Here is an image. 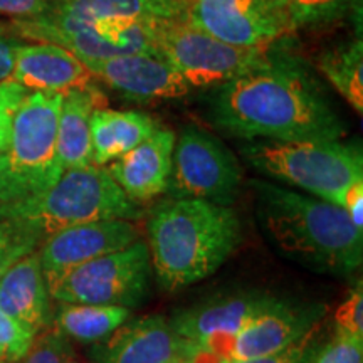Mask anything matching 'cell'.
I'll use <instances>...</instances> for the list:
<instances>
[{"label": "cell", "mask_w": 363, "mask_h": 363, "mask_svg": "<svg viewBox=\"0 0 363 363\" xmlns=\"http://www.w3.org/2000/svg\"><path fill=\"white\" fill-rule=\"evenodd\" d=\"M212 123L234 138L342 140L347 125L298 57L276 51L266 66L217 88Z\"/></svg>", "instance_id": "6da1fadb"}, {"label": "cell", "mask_w": 363, "mask_h": 363, "mask_svg": "<svg viewBox=\"0 0 363 363\" xmlns=\"http://www.w3.org/2000/svg\"><path fill=\"white\" fill-rule=\"evenodd\" d=\"M261 229L286 256L331 274L355 272L363 261V229L353 224L343 207L251 180Z\"/></svg>", "instance_id": "7a4b0ae2"}, {"label": "cell", "mask_w": 363, "mask_h": 363, "mask_svg": "<svg viewBox=\"0 0 363 363\" xmlns=\"http://www.w3.org/2000/svg\"><path fill=\"white\" fill-rule=\"evenodd\" d=\"M152 271L167 291L187 288L219 269L240 242V222L230 207L169 199L147 222Z\"/></svg>", "instance_id": "3957f363"}, {"label": "cell", "mask_w": 363, "mask_h": 363, "mask_svg": "<svg viewBox=\"0 0 363 363\" xmlns=\"http://www.w3.org/2000/svg\"><path fill=\"white\" fill-rule=\"evenodd\" d=\"M143 216L104 167L71 169L43 192L0 203V219L12 222L39 242L59 230L96 220H136Z\"/></svg>", "instance_id": "277c9868"}, {"label": "cell", "mask_w": 363, "mask_h": 363, "mask_svg": "<svg viewBox=\"0 0 363 363\" xmlns=\"http://www.w3.org/2000/svg\"><path fill=\"white\" fill-rule=\"evenodd\" d=\"M240 155L267 179L340 207L352 185L363 180L362 147L342 140H252L240 147Z\"/></svg>", "instance_id": "5b68a950"}, {"label": "cell", "mask_w": 363, "mask_h": 363, "mask_svg": "<svg viewBox=\"0 0 363 363\" xmlns=\"http://www.w3.org/2000/svg\"><path fill=\"white\" fill-rule=\"evenodd\" d=\"M61 103L62 94L51 93H27L22 99L2 155L0 203L43 192L62 175L57 163Z\"/></svg>", "instance_id": "8992f818"}, {"label": "cell", "mask_w": 363, "mask_h": 363, "mask_svg": "<svg viewBox=\"0 0 363 363\" xmlns=\"http://www.w3.org/2000/svg\"><path fill=\"white\" fill-rule=\"evenodd\" d=\"M153 51L165 59L190 88H219L266 66L274 49L222 43L185 19L145 22Z\"/></svg>", "instance_id": "52a82bcc"}, {"label": "cell", "mask_w": 363, "mask_h": 363, "mask_svg": "<svg viewBox=\"0 0 363 363\" xmlns=\"http://www.w3.org/2000/svg\"><path fill=\"white\" fill-rule=\"evenodd\" d=\"M242 187V167L219 136L187 126L175 140L167 192L230 207Z\"/></svg>", "instance_id": "ba28073f"}, {"label": "cell", "mask_w": 363, "mask_h": 363, "mask_svg": "<svg viewBox=\"0 0 363 363\" xmlns=\"http://www.w3.org/2000/svg\"><path fill=\"white\" fill-rule=\"evenodd\" d=\"M148 244L142 239L121 251L84 262L49 291L59 303L135 308L147 296L152 278Z\"/></svg>", "instance_id": "9c48e42d"}, {"label": "cell", "mask_w": 363, "mask_h": 363, "mask_svg": "<svg viewBox=\"0 0 363 363\" xmlns=\"http://www.w3.org/2000/svg\"><path fill=\"white\" fill-rule=\"evenodd\" d=\"M11 33L34 43L65 48L81 62L153 51L145 22L94 24L67 16L57 9H49L33 19L12 21Z\"/></svg>", "instance_id": "30bf717a"}, {"label": "cell", "mask_w": 363, "mask_h": 363, "mask_svg": "<svg viewBox=\"0 0 363 363\" xmlns=\"http://www.w3.org/2000/svg\"><path fill=\"white\" fill-rule=\"evenodd\" d=\"M140 240L133 220L110 219L72 225L54 233L40 242L38 256L43 274L51 289L67 272L106 254L121 251Z\"/></svg>", "instance_id": "8fae6325"}, {"label": "cell", "mask_w": 363, "mask_h": 363, "mask_svg": "<svg viewBox=\"0 0 363 363\" xmlns=\"http://www.w3.org/2000/svg\"><path fill=\"white\" fill-rule=\"evenodd\" d=\"M185 21L239 48L274 49L291 35L267 0H194Z\"/></svg>", "instance_id": "7c38bea8"}, {"label": "cell", "mask_w": 363, "mask_h": 363, "mask_svg": "<svg viewBox=\"0 0 363 363\" xmlns=\"http://www.w3.org/2000/svg\"><path fill=\"white\" fill-rule=\"evenodd\" d=\"M278 301L279 298L264 293L207 299L177 313L170 325L182 338L197 345L202 352L217 353L222 358L230 340Z\"/></svg>", "instance_id": "4fadbf2b"}, {"label": "cell", "mask_w": 363, "mask_h": 363, "mask_svg": "<svg viewBox=\"0 0 363 363\" xmlns=\"http://www.w3.org/2000/svg\"><path fill=\"white\" fill-rule=\"evenodd\" d=\"M197 345L182 338L160 315L128 320L108 338L94 343L93 363H170L179 358H201Z\"/></svg>", "instance_id": "5bb4252c"}, {"label": "cell", "mask_w": 363, "mask_h": 363, "mask_svg": "<svg viewBox=\"0 0 363 363\" xmlns=\"http://www.w3.org/2000/svg\"><path fill=\"white\" fill-rule=\"evenodd\" d=\"M83 65L94 79L135 101L184 98L192 89L155 51L84 61Z\"/></svg>", "instance_id": "9a60e30c"}, {"label": "cell", "mask_w": 363, "mask_h": 363, "mask_svg": "<svg viewBox=\"0 0 363 363\" xmlns=\"http://www.w3.org/2000/svg\"><path fill=\"white\" fill-rule=\"evenodd\" d=\"M325 313V305L318 303L293 305L279 299L230 340L222 353V360H251L284 350L321 325Z\"/></svg>", "instance_id": "2e32d148"}, {"label": "cell", "mask_w": 363, "mask_h": 363, "mask_svg": "<svg viewBox=\"0 0 363 363\" xmlns=\"http://www.w3.org/2000/svg\"><path fill=\"white\" fill-rule=\"evenodd\" d=\"M175 140L170 128L158 126L138 147L104 165V170L133 202L153 201L169 187Z\"/></svg>", "instance_id": "e0dca14e"}, {"label": "cell", "mask_w": 363, "mask_h": 363, "mask_svg": "<svg viewBox=\"0 0 363 363\" xmlns=\"http://www.w3.org/2000/svg\"><path fill=\"white\" fill-rule=\"evenodd\" d=\"M11 79L30 93L51 94L91 88L96 83L74 54L49 43L17 44Z\"/></svg>", "instance_id": "ac0fdd59"}, {"label": "cell", "mask_w": 363, "mask_h": 363, "mask_svg": "<svg viewBox=\"0 0 363 363\" xmlns=\"http://www.w3.org/2000/svg\"><path fill=\"white\" fill-rule=\"evenodd\" d=\"M0 311L34 335L51 326V294L38 252L17 261L0 279Z\"/></svg>", "instance_id": "d6986e66"}, {"label": "cell", "mask_w": 363, "mask_h": 363, "mask_svg": "<svg viewBox=\"0 0 363 363\" xmlns=\"http://www.w3.org/2000/svg\"><path fill=\"white\" fill-rule=\"evenodd\" d=\"M106 106V96L96 84L62 94L57 121V163L62 172L93 165L91 115Z\"/></svg>", "instance_id": "ffe728a7"}, {"label": "cell", "mask_w": 363, "mask_h": 363, "mask_svg": "<svg viewBox=\"0 0 363 363\" xmlns=\"http://www.w3.org/2000/svg\"><path fill=\"white\" fill-rule=\"evenodd\" d=\"M158 128L157 121L142 111L96 108L91 115L93 165L104 167L138 147Z\"/></svg>", "instance_id": "44dd1931"}, {"label": "cell", "mask_w": 363, "mask_h": 363, "mask_svg": "<svg viewBox=\"0 0 363 363\" xmlns=\"http://www.w3.org/2000/svg\"><path fill=\"white\" fill-rule=\"evenodd\" d=\"M131 320V310L113 305H71L61 303L52 316L54 328L69 340L98 343Z\"/></svg>", "instance_id": "7402d4cb"}, {"label": "cell", "mask_w": 363, "mask_h": 363, "mask_svg": "<svg viewBox=\"0 0 363 363\" xmlns=\"http://www.w3.org/2000/svg\"><path fill=\"white\" fill-rule=\"evenodd\" d=\"M318 69L325 79L350 103L358 115L363 113V40L355 38L325 49L318 57Z\"/></svg>", "instance_id": "603a6c76"}, {"label": "cell", "mask_w": 363, "mask_h": 363, "mask_svg": "<svg viewBox=\"0 0 363 363\" xmlns=\"http://www.w3.org/2000/svg\"><path fill=\"white\" fill-rule=\"evenodd\" d=\"M57 11L94 24H126L160 19L147 0H67Z\"/></svg>", "instance_id": "cb8c5ba5"}, {"label": "cell", "mask_w": 363, "mask_h": 363, "mask_svg": "<svg viewBox=\"0 0 363 363\" xmlns=\"http://www.w3.org/2000/svg\"><path fill=\"white\" fill-rule=\"evenodd\" d=\"M289 33L342 19L360 0H267Z\"/></svg>", "instance_id": "d4e9b609"}, {"label": "cell", "mask_w": 363, "mask_h": 363, "mask_svg": "<svg viewBox=\"0 0 363 363\" xmlns=\"http://www.w3.org/2000/svg\"><path fill=\"white\" fill-rule=\"evenodd\" d=\"M39 246L40 242L34 235L27 234L12 222L0 219V279L17 261L35 252Z\"/></svg>", "instance_id": "484cf974"}, {"label": "cell", "mask_w": 363, "mask_h": 363, "mask_svg": "<svg viewBox=\"0 0 363 363\" xmlns=\"http://www.w3.org/2000/svg\"><path fill=\"white\" fill-rule=\"evenodd\" d=\"M72 352L69 338L52 326L35 335L29 352L16 363H65Z\"/></svg>", "instance_id": "4316f807"}, {"label": "cell", "mask_w": 363, "mask_h": 363, "mask_svg": "<svg viewBox=\"0 0 363 363\" xmlns=\"http://www.w3.org/2000/svg\"><path fill=\"white\" fill-rule=\"evenodd\" d=\"M34 338V333L0 311V363L22 360L29 352Z\"/></svg>", "instance_id": "83f0119b"}, {"label": "cell", "mask_w": 363, "mask_h": 363, "mask_svg": "<svg viewBox=\"0 0 363 363\" xmlns=\"http://www.w3.org/2000/svg\"><path fill=\"white\" fill-rule=\"evenodd\" d=\"M335 335L363 340V291L358 283L335 311Z\"/></svg>", "instance_id": "f1b7e54d"}, {"label": "cell", "mask_w": 363, "mask_h": 363, "mask_svg": "<svg viewBox=\"0 0 363 363\" xmlns=\"http://www.w3.org/2000/svg\"><path fill=\"white\" fill-rule=\"evenodd\" d=\"M27 93L29 91H26L21 84H17L12 79L0 83V155H4L9 147L13 116H16Z\"/></svg>", "instance_id": "f546056e"}, {"label": "cell", "mask_w": 363, "mask_h": 363, "mask_svg": "<svg viewBox=\"0 0 363 363\" xmlns=\"http://www.w3.org/2000/svg\"><path fill=\"white\" fill-rule=\"evenodd\" d=\"M318 331H320V325L315 326L311 331L298 340L296 343H293L291 347L284 348L278 353H272V355L267 357H259V358H251V360H222V363H311L313 357H315L316 348L315 342L318 337Z\"/></svg>", "instance_id": "4dcf8cb0"}, {"label": "cell", "mask_w": 363, "mask_h": 363, "mask_svg": "<svg viewBox=\"0 0 363 363\" xmlns=\"http://www.w3.org/2000/svg\"><path fill=\"white\" fill-rule=\"evenodd\" d=\"M311 363H363V340L335 335L323 350L315 353Z\"/></svg>", "instance_id": "1f68e13d"}, {"label": "cell", "mask_w": 363, "mask_h": 363, "mask_svg": "<svg viewBox=\"0 0 363 363\" xmlns=\"http://www.w3.org/2000/svg\"><path fill=\"white\" fill-rule=\"evenodd\" d=\"M51 9L48 0H0V16L16 19H33Z\"/></svg>", "instance_id": "d6a6232c"}, {"label": "cell", "mask_w": 363, "mask_h": 363, "mask_svg": "<svg viewBox=\"0 0 363 363\" xmlns=\"http://www.w3.org/2000/svg\"><path fill=\"white\" fill-rule=\"evenodd\" d=\"M17 44V35L9 34L6 27L0 26V83L11 79Z\"/></svg>", "instance_id": "836d02e7"}, {"label": "cell", "mask_w": 363, "mask_h": 363, "mask_svg": "<svg viewBox=\"0 0 363 363\" xmlns=\"http://www.w3.org/2000/svg\"><path fill=\"white\" fill-rule=\"evenodd\" d=\"M160 19H185L194 0H147Z\"/></svg>", "instance_id": "e575fe53"}, {"label": "cell", "mask_w": 363, "mask_h": 363, "mask_svg": "<svg viewBox=\"0 0 363 363\" xmlns=\"http://www.w3.org/2000/svg\"><path fill=\"white\" fill-rule=\"evenodd\" d=\"M343 208L358 229H363V180L353 184L345 195Z\"/></svg>", "instance_id": "d590c367"}, {"label": "cell", "mask_w": 363, "mask_h": 363, "mask_svg": "<svg viewBox=\"0 0 363 363\" xmlns=\"http://www.w3.org/2000/svg\"><path fill=\"white\" fill-rule=\"evenodd\" d=\"M65 363H86V362H83V360H81V358H79L78 355H76V353H74V352H72V353H71V355L66 358V360H65Z\"/></svg>", "instance_id": "8d00e7d4"}, {"label": "cell", "mask_w": 363, "mask_h": 363, "mask_svg": "<svg viewBox=\"0 0 363 363\" xmlns=\"http://www.w3.org/2000/svg\"><path fill=\"white\" fill-rule=\"evenodd\" d=\"M201 362V358H179V360H174L170 363H199Z\"/></svg>", "instance_id": "74e56055"}, {"label": "cell", "mask_w": 363, "mask_h": 363, "mask_svg": "<svg viewBox=\"0 0 363 363\" xmlns=\"http://www.w3.org/2000/svg\"><path fill=\"white\" fill-rule=\"evenodd\" d=\"M48 2L51 7H57V6H62V4H66L67 0H48Z\"/></svg>", "instance_id": "f35d334b"}, {"label": "cell", "mask_w": 363, "mask_h": 363, "mask_svg": "<svg viewBox=\"0 0 363 363\" xmlns=\"http://www.w3.org/2000/svg\"><path fill=\"white\" fill-rule=\"evenodd\" d=\"M0 174H2V155H0Z\"/></svg>", "instance_id": "ab89813d"}]
</instances>
